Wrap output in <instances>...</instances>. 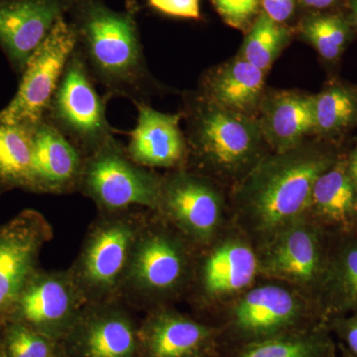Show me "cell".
Returning a JSON list of instances; mask_svg holds the SVG:
<instances>
[{
	"label": "cell",
	"mask_w": 357,
	"mask_h": 357,
	"mask_svg": "<svg viewBox=\"0 0 357 357\" xmlns=\"http://www.w3.org/2000/svg\"><path fill=\"white\" fill-rule=\"evenodd\" d=\"M227 24L244 29L255 20L260 0H211Z\"/></svg>",
	"instance_id": "f546056e"
},
{
	"label": "cell",
	"mask_w": 357,
	"mask_h": 357,
	"mask_svg": "<svg viewBox=\"0 0 357 357\" xmlns=\"http://www.w3.org/2000/svg\"><path fill=\"white\" fill-rule=\"evenodd\" d=\"M260 3L263 13L280 24L292 17L296 8V0H260Z\"/></svg>",
	"instance_id": "1f68e13d"
},
{
	"label": "cell",
	"mask_w": 357,
	"mask_h": 357,
	"mask_svg": "<svg viewBox=\"0 0 357 357\" xmlns=\"http://www.w3.org/2000/svg\"><path fill=\"white\" fill-rule=\"evenodd\" d=\"M289 37L285 26L275 22L263 13L257 16L244 40L241 58L266 72L285 47Z\"/></svg>",
	"instance_id": "484cf974"
},
{
	"label": "cell",
	"mask_w": 357,
	"mask_h": 357,
	"mask_svg": "<svg viewBox=\"0 0 357 357\" xmlns=\"http://www.w3.org/2000/svg\"><path fill=\"white\" fill-rule=\"evenodd\" d=\"M138 331L117 301L86 304L59 344L63 357H140Z\"/></svg>",
	"instance_id": "7c38bea8"
},
{
	"label": "cell",
	"mask_w": 357,
	"mask_h": 357,
	"mask_svg": "<svg viewBox=\"0 0 357 357\" xmlns=\"http://www.w3.org/2000/svg\"><path fill=\"white\" fill-rule=\"evenodd\" d=\"M138 335L145 357H204L213 342L208 326L167 309L152 312Z\"/></svg>",
	"instance_id": "e0dca14e"
},
{
	"label": "cell",
	"mask_w": 357,
	"mask_h": 357,
	"mask_svg": "<svg viewBox=\"0 0 357 357\" xmlns=\"http://www.w3.org/2000/svg\"><path fill=\"white\" fill-rule=\"evenodd\" d=\"M189 115L191 141L196 153L220 170L237 171L257 154L262 132L248 115L201 102Z\"/></svg>",
	"instance_id": "9c48e42d"
},
{
	"label": "cell",
	"mask_w": 357,
	"mask_h": 357,
	"mask_svg": "<svg viewBox=\"0 0 357 357\" xmlns=\"http://www.w3.org/2000/svg\"><path fill=\"white\" fill-rule=\"evenodd\" d=\"M352 20H354V25L357 28V0H351Z\"/></svg>",
	"instance_id": "d590c367"
},
{
	"label": "cell",
	"mask_w": 357,
	"mask_h": 357,
	"mask_svg": "<svg viewBox=\"0 0 357 357\" xmlns=\"http://www.w3.org/2000/svg\"><path fill=\"white\" fill-rule=\"evenodd\" d=\"M144 222L130 210L103 213L91 225L69 269L88 304L119 301Z\"/></svg>",
	"instance_id": "3957f363"
},
{
	"label": "cell",
	"mask_w": 357,
	"mask_h": 357,
	"mask_svg": "<svg viewBox=\"0 0 357 357\" xmlns=\"http://www.w3.org/2000/svg\"><path fill=\"white\" fill-rule=\"evenodd\" d=\"M338 326L349 351L357 357V312L351 318L340 321Z\"/></svg>",
	"instance_id": "d6a6232c"
},
{
	"label": "cell",
	"mask_w": 357,
	"mask_h": 357,
	"mask_svg": "<svg viewBox=\"0 0 357 357\" xmlns=\"http://www.w3.org/2000/svg\"><path fill=\"white\" fill-rule=\"evenodd\" d=\"M311 211L321 225L340 230V234H356L357 191L347 170L345 160L319 176L314 185Z\"/></svg>",
	"instance_id": "ffe728a7"
},
{
	"label": "cell",
	"mask_w": 357,
	"mask_h": 357,
	"mask_svg": "<svg viewBox=\"0 0 357 357\" xmlns=\"http://www.w3.org/2000/svg\"><path fill=\"white\" fill-rule=\"evenodd\" d=\"M70 270L38 269L11 307L6 321H15L60 344L86 306Z\"/></svg>",
	"instance_id": "ba28073f"
},
{
	"label": "cell",
	"mask_w": 357,
	"mask_h": 357,
	"mask_svg": "<svg viewBox=\"0 0 357 357\" xmlns=\"http://www.w3.org/2000/svg\"><path fill=\"white\" fill-rule=\"evenodd\" d=\"M331 251L321 225L302 220L266 241L258 257V269L275 278L316 291L321 299Z\"/></svg>",
	"instance_id": "30bf717a"
},
{
	"label": "cell",
	"mask_w": 357,
	"mask_h": 357,
	"mask_svg": "<svg viewBox=\"0 0 357 357\" xmlns=\"http://www.w3.org/2000/svg\"><path fill=\"white\" fill-rule=\"evenodd\" d=\"M76 48V33L67 18H62L28 61L20 88L0 112V121L32 128L43 121Z\"/></svg>",
	"instance_id": "52a82bcc"
},
{
	"label": "cell",
	"mask_w": 357,
	"mask_h": 357,
	"mask_svg": "<svg viewBox=\"0 0 357 357\" xmlns=\"http://www.w3.org/2000/svg\"><path fill=\"white\" fill-rule=\"evenodd\" d=\"M149 6L174 17L199 20V0H148Z\"/></svg>",
	"instance_id": "4dcf8cb0"
},
{
	"label": "cell",
	"mask_w": 357,
	"mask_h": 357,
	"mask_svg": "<svg viewBox=\"0 0 357 357\" xmlns=\"http://www.w3.org/2000/svg\"><path fill=\"white\" fill-rule=\"evenodd\" d=\"M352 357H356V356H352Z\"/></svg>",
	"instance_id": "74e56055"
},
{
	"label": "cell",
	"mask_w": 357,
	"mask_h": 357,
	"mask_svg": "<svg viewBox=\"0 0 357 357\" xmlns=\"http://www.w3.org/2000/svg\"><path fill=\"white\" fill-rule=\"evenodd\" d=\"M222 198L203 178L178 171L162 178L158 210L188 239L206 243L222 220Z\"/></svg>",
	"instance_id": "4fadbf2b"
},
{
	"label": "cell",
	"mask_w": 357,
	"mask_h": 357,
	"mask_svg": "<svg viewBox=\"0 0 357 357\" xmlns=\"http://www.w3.org/2000/svg\"><path fill=\"white\" fill-rule=\"evenodd\" d=\"M237 357H337L335 342L324 328L302 335H275L248 345Z\"/></svg>",
	"instance_id": "d4e9b609"
},
{
	"label": "cell",
	"mask_w": 357,
	"mask_h": 357,
	"mask_svg": "<svg viewBox=\"0 0 357 357\" xmlns=\"http://www.w3.org/2000/svg\"><path fill=\"white\" fill-rule=\"evenodd\" d=\"M34 128L0 121V195L14 189L30 192Z\"/></svg>",
	"instance_id": "cb8c5ba5"
},
{
	"label": "cell",
	"mask_w": 357,
	"mask_h": 357,
	"mask_svg": "<svg viewBox=\"0 0 357 357\" xmlns=\"http://www.w3.org/2000/svg\"><path fill=\"white\" fill-rule=\"evenodd\" d=\"M0 357H6L3 354V351H2L1 347H0Z\"/></svg>",
	"instance_id": "8d00e7d4"
},
{
	"label": "cell",
	"mask_w": 357,
	"mask_h": 357,
	"mask_svg": "<svg viewBox=\"0 0 357 357\" xmlns=\"http://www.w3.org/2000/svg\"><path fill=\"white\" fill-rule=\"evenodd\" d=\"M137 124L129 133L126 153L145 168H172L183 163L187 143L180 128V114H168L136 102Z\"/></svg>",
	"instance_id": "2e32d148"
},
{
	"label": "cell",
	"mask_w": 357,
	"mask_h": 357,
	"mask_svg": "<svg viewBox=\"0 0 357 357\" xmlns=\"http://www.w3.org/2000/svg\"><path fill=\"white\" fill-rule=\"evenodd\" d=\"M162 178L129 158L116 139L86 157L79 188L102 213L133 208L157 211Z\"/></svg>",
	"instance_id": "277c9868"
},
{
	"label": "cell",
	"mask_w": 357,
	"mask_h": 357,
	"mask_svg": "<svg viewBox=\"0 0 357 357\" xmlns=\"http://www.w3.org/2000/svg\"><path fill=\"white\" fill-rule=\"evenodd\" d=\"M86 155L45 119L34 128L30 192L65 194L77 190Z\"/></svg>",
	"instance_id": "9a60e30c"
},
{
	"label": "cell",
	"mask_w": 357,
	"mask_h": 357,
	"mask_svg": "<svg viewBox=\"0 0 357 357\" xmlns=\"http://www.w3.org/2000/svg\"><path fill=\"white\" fill-rule=\"evenodd\" d=\"M319 302L332 314L357 312V234H342L332 248Z\"/></svg>",
	"instance_id": "603a6c76"
},
{
	"label": "cell",
	"mask_w": 357,
	"mask_h": 357,
	"mask_svg": "<svg viewBox=\"0 0 357 357\" xmlns=\"http://www.w3.org/2000/svg\"><path fill=\"white\" fill-rule=\"evenodd\" d=\"M259 126L277 153L299 146L303 138L316 129L314 98L296 93L276 96L267 103Z\"/></svg>",
	"instance_id": "44dd1931"
},
{
	"label": "cell",
	"mask_w": 357,
	"mask_h": 357,
	"mask_svg": "<svg viewBox=\"0 0 357 357\" xmlns=\"http://www.w3.org/2000/svg\"><path fill=\"white\" fill-rule=\"evenodd\" d=\"M356 98L344 86H332L314 96L316 130L319 132H340L351 126L356 119Z\"/></svg>",
	"instance_id": "4316f807"
},
{
	"label": "cell",
	"mask_w": 357,
	"mask_h": 357,
	"mask_svg": "<svg viewBox=\"0 0 357 357\" xmlns=\"http://www.w3.org/2000/svg\"><path fill=\"white\" fill-rule=\"evenodd\" d=\"M190 276L191 256L182 237L145 220L121 296L148 303L167 299L180 292Z\"/></svg>",
	"instance_id": "8992f818"
},
{
	"label": "cell",
	"mask_w": 357,
	"mask_h": 357,
	"mask_svg": "<svg viewBox=\"0 0 357 357\" xmlns=\"http://www.w3.org/2000/svg\"><path fill=\"white\" fill-rule=\"evenodd\" d=\"M53 237L39 211L24 210L0 225V326L26 283L39 269L40 255Z\"/></svg>",
	"instance_id": "8fae6325"
},
{
	"label": "cell",
	"mask_w": 357,
	"mask_h": 357,
	"mask_svg": "<svg viewBox=\"0 0 357 357\" xmlns=\"http://www.w3.org/2000/svg\"><path fill=\"white\" fill-rule=\"evenodd\" d=\"M3 354L6 357H59L62 351L57 342L22 324L8 321L4 332Z\"/></svg>",
	"instance_id": "f1b7e54d"
},
{
	"label": "cell",
	"mask_w": 357,
	"mask_h": 357,
	"mask_svg": "<svg viewBox=\"0 0 357 357\" xmlns=\"http://www.w3.org/2000/svg\"><path fill=\"white\" fill-rule=\"evenodd\" d=\"M69 0H0V48L14 72L22 75L28 61L66 17Z\"/></svg>",
	"instance_id": "5bb4252c"
},
{
	"label": "cell",
	"mask_w": 357,
	"mask_h": 357,
	"mask_svg": "<svg viewBox=\"0 0 357 357\" xmlns=\"http://www.w3.org/2000/svg\"><path fill=\"white\" fill-rule=\"evenodd\" d=\"M301 1L309 8L321 10V9L330 8V7L335 6L338 0H301Z\"/></svg>",
	"instance_id": "e575fe53"
},
{
	"label": "cell",
	"mask_w": 357,
	"mask_h": 357,
	"mask_svg": "<svg viewBox=\"0 0 357 357\" xmlns=\"http://www.w3.org/2000/svg\"><path fill=\"white\" fill-rule=\"evenodd\" d=\"M337 161L331 152L296 147L259 162L239 192L250 229L268 241L302 220L311 210L317 180Z\"/></svg>",
	"instance_id": "7a4b0ae2"
},
{
	"label": "cell",
	"mask_w": 357,
	"mask_h": 357,
	"mask_svg": "<svg viewBox=\"0 0 357 357\" xmlns=\"http://www.w3.org/2000/svg\"><path fill=\"white\" fill-rule=\"evenodd\" d=\"M345 163H347V174L357 191V145L349 155V159L345 160Z\"/></svg>",
	"instance_id": "836d02e7"
},
{
	"label": "cell",
	"mask_w": 357,
	"mask_h": 357,
	"mask_svg": "<svg viewBox=\"0 0 357 357\" xmlns=\"http://www.w3.org/2000/svg\"><path fill=\"white\" fill-rule=\"evenodd\" d=\"M258 257L241 241H229L213 249L202 269V287L210 297L239 292L252 283L258 271Z\"/></svg>",
	"instance_id": "d6986e66"
},
{
	"label": "cell",
	"mask_w": 357,
	"mask_h": 357,
	"mask_svg": "<svg viewBox=\"0 0 357 357\" xmlns=\"http://www.w3.org/2000/svg\"><path fill=\"white\" fill-rule=\"evenodd\" d=\"M138 6L114 10L103 0H69L66 18L77 36V50L107 100L124 96L145 102L147 70L138 30Z\"/></svg>",
	"instance_id": "6da1fadb"
},
{
	"label": "cell",
	"mask_w": 357,
	"mask_h": 357,
	"mask_svg": "<svg viewBox=\"0 0 357 357\" xmlns=\"http://www.w3.org/2000/svg\"><path fill=\"white\" fill-rule=\"evenodd\" d=\"M264 73L243 58L236 59L206 79L208 100L236 114H251L261 98Z\"/></svg>",
	"instance_id": "7402d4cb"
},
{
	"label": "cell",
	"mask_w": 357,
	"mask_h": 357,
	"mask_svg": "<svg viewBox=\"0 0 357 357\" xmlns=\"http://www.w3.org/2000/svg\"><path fill=\"white\" fill-rule=\"evenodd\" d=\"M302 31L319 55L328 61L340 57L349 39L347 20L335 14L307 18L303 24Z\"/></svg>",
	"instance_id": "83f0119b"
},
{
	"label": "cell",
	"mask_w": 357,
	"mask_h": 357,
	"mask_svg": "<svg viewBox=\"0 0 357 357\" xmlns=\"http://www.w3.org/2000/svg\"><path fill=\"white\" fill-rule=\"evenodd\" d=\"M107 96L98 93L77 48L66 66L45 119L86 156L115 140L105 114Z\"/></svg>",
	"instance_id": "5b68a950"
},
{
	"label": "cell",
	"mask_w": 357,
	"mask_h": 357,
	"mask_svg": "<svg viewBox=\"0 0 357 357\" xmlns=\"http://www.w3.org/2000/svg\"><path fill=\"white\" fill-rule=\"evenodd\" d=\"M302 304L297 296L278 285L249 291L234 310V324L246 337L260 340L279 335L297 323Z\"/></svg>",
	"instance_id": "ac0fdd59"
}]
</instances>
